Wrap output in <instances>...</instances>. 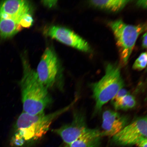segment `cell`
<instances>
[{
    "label": "cell",
    "instance_id": "cell-8",
    "mask_svg": "<svg viewBox=\"0 0 147 147\" xmlns=\"http://www.w3.org/2000/svg\"><path fill=\"white\" fill-rule=\"evenodd\" d=\"M89 128L84 115L77 112L74 115L71 123L54 130V131L69 146L86 133Z\"/></svg>",
    "mask_w": 147,
    "mask_h": 147
},
{
    "label": "cell",
    "instance_id": "cell-19",
    "mask_svg": "<svg viewBox=\"0 0 147 147\" xmlns=\"http://www.w3.org/2000/svg\"><path fill=\"white\" fill-rule=\"evenodd\" d=\"M147 33L146 32L143 34L142 37V47L144 49H146L147 48Z\"/></svg>",
    "mask_w": 147,
    "mask_h": 147
},
{
    "label": "cell",
    "instance_id": "cell-5",
    "mask_svg": "<svg viewBox=\"0 0 147 147\" xmlns=\"http://www.w3.org/2000/svg\"><path fill=\"white\" fill-rule=\"evenodd\" d=\"M36 71L40 81L48 89L52 88L57 82L59 64L56 54L51 48L45 49Z\"/></svg>",
    "mask_w": 147,
    "mask_h": 147
},
{
    "label": "cell",
    "instance_id": "cell-6",
    "mask_svg": "<svg viewBox=\"0 0 147 147\" xmlns=\"http://www.w3.org/2000/svg\"><path fill=\"white\" fill-rule=\"evenodd\" d=\"M147 117H138L128 124L113 137L117 144L122 146L136 145L139 140L147 138Z\"/></svg>",
    "mask_w": 147,
    "mask_h": 147
},
{
    "label": "cell",
    "instance_id": "cell-10",
    "mask_svg": "<svg viewBox=\"0 0 147 147\" xmlns=\"http://www.w3.org/2000/svg\"><path fill=\"white\" fill-rule=\"evenodd\" d=\"M29 3L26 1H3L0 3V16L12 18L20 24L22 16L30 13Z\"/></svg>",
    "mask_w": 147,
    "mask_h": 147
},
{
    "label": "cell",
    "instance_id": "cell-13",
    "mask_svg": "<svg viewBox=\"0 0 147 147\" xmlns=\"http://www.w3.org/2000/svg\"><path fill=\"white\" fill-rule=\"evenodd\" d=\"M22 29V27L18 21L10 18L0 16V38L11 37Z\"/></svg>",
    "mask_w": 147,
    "mask_h": 147
},
{
    "label": "cell",
    "instance_id": "cell-17",
    "mask_svg": "<svg viewBox=\"0 0 147 147\" xmlns=\"http://www.w3.org/2000/svg\"><path fill=\"white\" fill-rule=\"evenodd\" d=\"M136 145L138 147H147V138H144L141 139Z\"/></svg>",
    "mask_w": 147,
    "mask_h": 147
},
{
    "label": "cell",
    "instance_id": "cell-3",
    "mask_svg": "<svg viewBox=\"0 0 147 147\" xmlns=\"http://www.w3.org/2000/svg\"><path fill=\"white\" fill-rule=\"evenodd\" d=\"M124 84L120 68L113 64H107L104 76L92 86L95 102V112L100 111L102 107L123 89Z\"/></svg>",
    "mask_w": 147,
    "mask_h": 147
},
{
    "label": "cell",
    "instance_id": "cell-22",
    "mask_svg": "<svg viewBox=\"0 0 147 147\" xmlns=\"http://www.w3.org/2000/svg\"><path fill=\"white\" fill-rule=\"evenodd\" d=\"M59 147H62V146H60Z\"/></svg>",
    "mask_w": 147,
    "mask_h": 147
},
{
    "label": "cell",
    "instance_id": "cell-16",
    "mask_svg": "<svg viewBox=\"0 0 147 147\" xmlns=\"http://www.w3.org/2000/svg\"><path fill=\"white\" fill-rule=\"evenodd\" d=\"M34 20L30 13H28L25 15L20 21V24L21 26L24 28H29L32 25Z\"/></svg>",
    "mask_w": 147,
    "mask_h": 147
},
{
    "label": "cell",
    "instance_id": "cell-1",
    "mask_svg": "<svg viewBox=\"0 0 147 147\" xmlns=\"http://www.w3.org/2000/svg\"><path fill=\"white\" fill-rule=\"evenodd\" d=\"M71 105L48 114L43 112L32 115L23 112L18 117L15 125V132L11 144L21 146L25 142L38 140L45 135L52 123L67 111Z\"/></svg>",
    "mask_w": 147,
    "mask_h": 147
},
{
    "label": "cell",
    "instance_id": "cell-20",
    "mask_svg": "<svg viewBox=\"0 0 147 147\" xmlns=\"http://www.w3.org/2000/svg\"><path fill=\"white\" fill-rule=\"evenodd\" d=\"M137 4L140 7H142L143 8H147V1H137Z\"/></svg>",
    "mask_w": 147,
    "mask_h": 147
},
{
    "label": "cell",
    "instance_id": "cell-12",
    "mask_svg": "<svg viewBox=\"0 0 147 147\" xmlns=\"http://www.w3.org/2000/svg\"><path fill=\"white\" fill-rule=\"evenodd\" d=\"M111 100L115 109L117 110L131 109L136 105L135 97L123 88L118 92Z\"/></svg>",
    "mask_w": 147,
    "mask_h": 147
},
{
    "label": "cell",
    "instance_id": "cell-2",
    "mask_svg": "<svg viewBox=\"0 0 147 147\" xmlns=\"http://www.w3.org/2000/svg\"><path fill=\"white\" fill-rule=\"evenodd\" d=\"M23 63V75L20 83L23 112L32 115L43 113L51 101L48 89L40 81L36 71L28 62L24 60Z\"/></svg>",
    "mask_w": 147,
    "mask_h": 147
},
{
    "label": "cell",
    "instance_id": "cell-21",
    "mask_svg": "<svg viewBox=\"0 0 147 147\" xmlns=\"http://www.w3.org/2000/svg\"><path fill=\"white\" fill-rule=\"evenodd\" d=\"M64 147H69L68 145H66V146Z\"/></svg>",
    "mask_w": 147,
    "mask_h": 147
},
{
    "label": "cell",
    "instance_id": "cell-7",
    "mask_svg": "<svg viewBox=\"0 0 147 147\" xmlns=\"http://www.w3.org/2000/svg\"><path fill=\"white\" fill-rule=\"evenodd\" d=\"M47 36L79 50L90 53L91 49L89 43L73 31L63 27H50L46 32Z\"/></svg>",
    "mask_w": 147,
    "mask_h": 147
},
{
    "label": "cell",
    "instance_id": "cell-14",
    "mask_svg": "<svg viewBox=\"0 0 147 147\" xmlns=\"http://www.w3.org/2000/svg\"><path fill=\"white\" fill-rule=\"evenodd\" d=\"M130 1L127 0H92L90 3L96 8L113 12H117L124 8Z\"/></svg>",
    "mask_w": 147,
    "mask_h": 147
},
{
    "label": "cell",
    "instance_id": "cell-9",
    "mask_svg": "<svg viewBox=\"0 0 147 147\" xmlns=\"http://www.w3.org/2000/svg\"><path fill=\"white\" fill-rule=\"evenodd\" d=\"M128 117L111 110H105L102 115V136L113 137L128 125Z\"/></svg>",
    "mask_w": 147,
    "mask_h": 147
},
{
    "label": "cell",
    "instance_id": "cell-18",
    "mask_svg": "<svg viewBox=\"0 0 147 147\" xmlns=\"http://www.w3.org/2000/svg\"><path fill=\"white\" fill-rule=\"evenodd\" d=\"M57 2V1H42V3L46 6L51 8L55 6Z\"/></svg>",
    "mask_w": 147,
    "mask_h": 147
},
{
    "label": "cell",
    "instance_id": "cell-4",
    "mask_svg": "<svg viewBox=\"0 0 147 147\" xmlns=\"http://www.w3.org/2000/svg\"><path fill=\"white\" fill-rule=\"evenodd\" d=\"M109 25L114 35L123 63L125 65L140 35L146 30V24H128L121 20L110 22Z\"/></svg>",
    "mask_w": 147,
    "mask_h": 147
},
{
    "label": "cell",
    "instance_id": "cell-11",
    "mask_svg": "<svg viewBox=\"0 0 147 147\" xmlns=\"http://www.w3.org/2000/svg\"><path fill=\"white\" fill-rule=\"evenodd\" d=\"M102 137L100 130L89 128L86 133L68 146L69 147H99Z\"/></svg>",
    "mask_w": 147,
    "mask_h": 147
},
{
    "label": "cell",
    "instance_id": "cell-15",
    "mask_svg": "<svg viewBox=\"0 0 147 147\" xmlns=\"http://www.w3.org/2000/svg\"><path fill=\"white\" fill-rule=\"evenodd\" d=\"M147 60L146 52L142 53L134 62L133 69L138 71L142 70L146 67Z\"/></svg>",
    "mask_w": 147,
    "mask_h": 147
}]
</instances>
